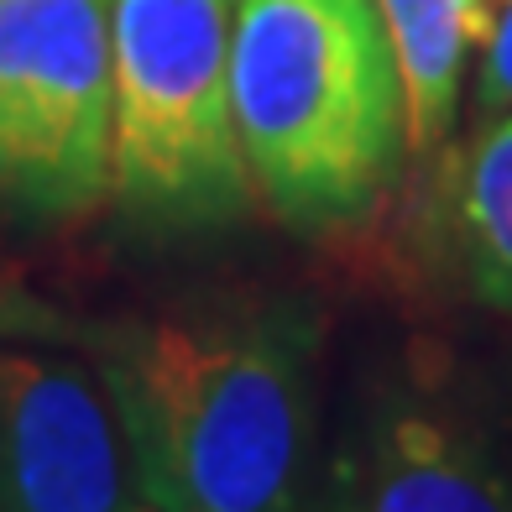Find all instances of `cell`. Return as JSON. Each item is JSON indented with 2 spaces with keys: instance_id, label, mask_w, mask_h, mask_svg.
Here are the masks:
<instances>
[{
  "instance_id": "cell-1",
  "label": "cell",
  "mask_w": 512,
  "mask_h": 512,
  "mask_svg": "<svg viewBox=\"0 0 512 512\" xmlns=\"http://www.w3.org/2000/svg\"><path fill=\"white\" fill-rule=\"evenodd\" d=\"M142 507H288L309 445L319 314L298 298H225L89 330Z\"/></svg>"
},
{
  "instance_id": "cell-2",
  "label": "cell",
  "mask_w": 512,
  "mask_h": 512,
  "mask_svg": "<svg viewBox=\"0 0 512 512\" xmlns=\"http://www.w3.org/2000/svg\"><path fill=\"white\" fill-rule=\"evenodd\" d=\"M230 110L251 189L277 220L293 230L361 220L408 147L377 0H241Z\"/></svg>"
},
{
  "instance_id": "cell-3",
  "label": "cell",
  "mask_w": 512,
  "mask_h": 512,
  "mask_svg": "<svg viewBox=\"0 0 512 512\" xmlns=\"http://www.w3.org/2000/svg\"><path fill=\"white\" fill-rule=\"evenodd\" d=\"M230 0H110V194L147 230L241 220Z\"/></svg>"
},
{
  "instance_id": "cell-4",
  "label": "cell",
  "mask_w": 512,
  "mask_h": 512,
  "mask_svg": "<svg viewBox=\"0 0 512 512\" xmlns=\"http://www.w3.org/2000/svg\"><path fill=\"white\" fill-rule=\"evenodd\" d=\"M110 194V0H0V215L58 225Z\"/></svg>"
},
{
  "instance_id": "cell-5",
  "label": "cell",
  "mask_w": 512,
  "mask_h": 512,
  "mask_svg": "<svg viewBox=\"0 0 512 512\" xmlns=\"http://www.w3.org/2000/svg\"><path fill=\"white\" fill-rule=\"evenodd\" d=\"M142 507L110 392L89 366L0 345V512Z\"/></svg>"
},
{
  "instance_id": "cell-6",
  "label": "cell",
  "mask_w": 512,
  "mask_h": 512,
  "mask_svg": "<svg viewBox=\"0 0 512 512\" xmlns=\"http://www.w3.org/2000/svg\"><path fill=\"white\" fill-rule=\"evenodd\" d=\"M335 507L371 512H502L512 481L471 434L439 413L377 408L340 450L330 476Z\"/></svg>"
},
{
  "instance_id": "cell-7",
  "label": "cell",
  "mask_w": 512,
  "mask_h": 512,
  "mask_svg": "<svg viewBox=\"0 0 512 512\" xmlns=\"http://www.w3.org/2000/svg\"><path fill=\"white\" fill-rule=\"evenodd\" d=\"M403 79L408 152H434L460 105L465 58L486 32V0H377Z\"/></svg>"
},
{
  "instance_id": "cell-8",
  "label": "cell",
  "mask_w": 512,
  "mask_h": 512,
  "mask_svg": "<svg viewBox=\"0 0 512 512\" xmlns=\"http://www.w3.org/2000/svg\"><path fill=\"white\" fill-rule=\"evenodd\" d=\"M450 220L471 293L512 314V110L492 115V126L460 152Z\"/></svg>"
},
{
  "instance_id": "cell-9",
  "label": "cell",
  "mask_w": 512,
  "mask_h": 512,
  "mask_svg": "<svg viewBox=\"0 0 512 512\" xmlns=\"http://www.w3.org/2000/svg\"><path fill=\"white\" fill-rule=\"evenodd\" d=\"M476 110L481 115L512 110V0H486L481 68H476Z\"/></svg>"
},
{
  "instance_id": "cell-10",
  "label": "cell",
  "mask_w": 512,
  "mask_h": 512,
  "mask_svg": "<svg viewBox=\"0 0 512 512\" xmlns=\"http://www.w3.org/2000/svg\"><path fill=\"white\" fill-rule=\"evenodd\" d=\"M0 335H74V330L48 304H37L21 283L0 277Z\"/></svg>"
}]
</instances>
